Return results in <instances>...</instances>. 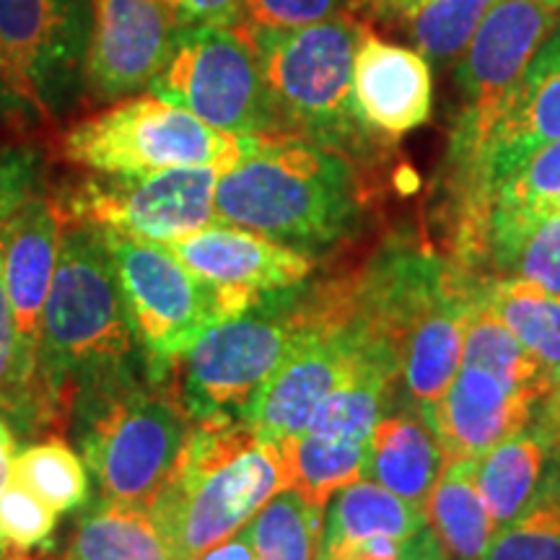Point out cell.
<instances>
[{"label":"cell","mask_w":560,"mask_h":560,"mask_svg":"<svg viewBox=\"0 0 560 560\" xmlns=\"http://www.w3.org/2000/svg\"><path fill=\"white\" fill-rule=\"evenodd\" d=\"M556 24V11L540 0H495L490 5L454 73L462 96L450 149L454 182L470 174L509 94Z\"/></svg>","instance_id":"obj_12"},{"label":"cell","mask_w":560,"mask_h":560,"mask_svg":"<svg viewBox=\"0 0 560 560\" xmlns=\"http://www.w3.org/2000/svg\"><path fill=\"white\" fill-rule=\"evenodd\" d=\"M348 0H244L247 26L257 30H299L340 16Z\"/></svg>","instance_id":"obj_35"},{"label":"cell","mask_w":560,"mask_h":560,"mask_svg":"<svg viewBox=\"0 0 560 560\" xmlns=\"http://www.w3.org/2000/svg\"><path fill=\"white\" fill-rule=\"evenodd\" d=\"M495 0H429L408 19V34L429 66L459 60Z\"/></svg>","instance_id":"obj_31"},{"label":"cell","mask_w":560,"mask_h":560,"mask_svg":"<svg viewBox=\"0 0 560 560\" xmlns=\"http://www.w3.org/2000/svg\"><path fill=\"white\" fill-rule=\"evenodd\" d=\"M172 366L151 361V376L128 366L75 392L70 420L102 499L149 506L177 467L195 420Z\"/></svg>","instance_id":"obj_3"},{"label":"cell","mask_w":560,"mask_h":560,"mask_svg":"<svg viewBox=\"0 0 560 560\" xmlns=\"http://www.w3.org/2000/svg\"><path fill=\"white\" fill-rule=\"evenodd\" d=\"M540 400L537 392L514 387L490 371L459 366L444 397L418 410L450 465L459 459H480L503 439L527 429Z\"/></svg>","instance_id":"obj_17"},{"label":"cell","mask_w":560,"mask_h":560,"mask_svg":"<svg viewBox=\"0 0 560 560\" xmlns=\"http://www.w3.org/2000/svg\"><path fill=\"white\" fill-rule=\"evenodd\" d=\"M219 177L215 166H177L132 177L96 174L55 198L66 221L166 244L215 221Z\"/></svg>","instance_id":"obj_13"},{"label":"cell","mask_w":560,"mask_h":560,"mask_svg":"<svg viewBox=\"0 0 560 560\" xmlns=\"http://www.w3.org/2000/svg\"><path fill=\"white\" fill-rule=\"evenodd\" d=\"M532 208H537V210H548V213H558V215H560V195H556V198H550V200L540 202V206H532Z\"/></svg>","instance_id":"obj_44"},{"label":"cell","mask_w":560,"mask_h":560,"mask_svg":"<svg viewBox=\"0 0 560 560\" xmlns=\"http://www.w3.org/2000/svg\"><path fill=\"white\" fill-rule=\"evenodd\" d=\"M280 136H296L342 156L366 153L376 132L353 96V62L366 26L346 13L299 30L247 26Z\"/></svg>","instance_id":"obj_5"},{"label":"cell","mask_w":560,"mask_h":560,"mask_svg":"<svg viewBox=\"0 0 560 560\" xmlns=\"http://www.w3.org/2000/svg\"><path fill=\"white\" fill-rule=\"evenodd\" d=\"M542 285L560 296V215L537 208L493 206L486 223L482 265Z\"/></svg>","instance_id":"obj_22"},{"label":"cell","mask_w":560,"mask_h":560,"mask_svg":"<svg viewBox=\"0 0 560 560\" xmlns=\"http://www.w3.org/2000/svg\"><path fill=\"white\" fill-rule=\"evenodd\" d=\"M353 96L376 136L400 138L429 122L433 75L429 60L366 30L353 62Z\"/></svg>","instance_id":"obj_19"},{"label":"cell","mask_w":560,"mask_h":560,"mask_svg":"<svg viewBox=\"0 0 560 560\" xmlns=\"http://www.w3.org/2000/svg\"><path fill=\"white\" fill-rule=\"evenodd\" d=\"M429 527L425 509H418L374 480H355L340 488L330 499L317 556L335 552L366 537L389 535L410 540Z\"/></svg>","instance_id":"obj_24"},{"label":"cell","mask_w":560,"mask_h":560,"mask_svg":"<svg viewBox=\"0 0 560 560\" xmlns=\"http://www.w3.org/2000/svg\"><path fill=\"white\" fill-rule=\"evenodd\" d=\"M42 164L32 149L0 145V219L39 192Z\"/></svg>","instance_id":"obj_36"},{"label":"cell","mask_w":560,"mask_h":560,"mask_svg":"<svg viewBox=\"0 0 560 560\" xmlns=\"http://www.w3.org/2000/svg\"><path fill=\"white\" fill-rule=\"evenodd\" d=\"M138 346L151 361L177 363L208 330L265 293L195 276L164 244L102 229Z\"/></svg>","instance_id":"obj_8"},{"label":"cell","mask_w":560,"mask_h":560,"mask_svg":"<svg viewBox=\"0 0 560 560\" xmlns=\"http://www.w3.org/2000/svg\"><path fill=\"white\" fill-rule=\"evenodd\" d=\"M91 0H0V109L47 125L83 86Z\"/></svg>","instance_id":"obj_9"},{"label":"cell","mask_w":560,"mask_h":560,"mask_svg":"<svg viewBox=\"0 0 560 560\" xmlns=\"http://www.w3.org/2000/svg\"><path fill=\"white\" fill-rule=\"evenodd\" d=\"M16 433H13L11 423L5 418H0V493H3L5 486L11 482V470H13V459H16Z\"/></svg>","instance_id":"obj_42"},{"label":"cell","mask_w":560,"mask_h":560,"mask_svg":"<svg viewBox=\"0 0 560 560\" xmlns=\"http://www.w3.org/2000/svg\"><path fill=\"white\" fill-rule=\"evenodd\" d=\"M13 389H16V332H13L11 304L3 283V244H0V408L11 410Z\"/></svg>","instance_id":"obj_38"},{"label":"cell","mask_w":560,"mask_h":560,"mask_svg":"<svg viewBox=\"0 0 560 560\" xmlns=\"http://www.w3.org/2000/svg\"><path fill=\"white\" fill-rule=\"evenodd\" d=\"M91 47L83 89L115 104L151 86L172 52L174 24L161 0H91Z\"/></svg>","instance_id":"obj_16"},{"label":"cell","mask_w":560,"mask_h":560,"mask_svg":"<svg viewBox=\"0 0 560 560\" xmlns=\"http://www.w3.org/2000/svg\"><path fill=\"white\" fill-rule=\"evenodd\" d=\"M556 140H560V21L532 55L470 174L457 182L459 236L478 240L486 234L495 187Z\"/></svg>","instance_id":"obj_14"},{"label":"cell","mask_w":560,"mask_h":560,"mask_svg":"<svg viewBox=\"0 0 560 560\" xmlns=\"http://www.w3.org/2000/svg\"><path fill=\"white\" fill-rule=\"evenodd\" d=\"M542 5H548V9H552V11H560V0H540Z\"/></svg>","instance_id":"obj_46"},{"label":"cell","mask_w":560,"mask_h":560,"mask_svg":"<svg viewBox=\"0 0 560 560\" xmlns=\"http://www.w3.org/2000/svg\"><path fill=\"white\" fill-rule=\"evenodd\" d=\"M260 138L215 130L177 104L136 94L70 125L60 138V153L68 164L107 177L177 166H215L226 172Z\"/></svg>","instance_id":"obj_7"},{"label":"cell","mask_w":560,"mask_h":560,"mask_svg":"<svg viewBox=\"0 0 560 560\" xmlns=\"http://www.w3.org/2000/svg\"><path fill=\"white\" fill-rule=\"evenodd\" d=\"M446 459L420 410L384 412L369 439L363 478L380 482L412 506L425 509Z\"/></svg>","instance_id":"obj_21"},{"label":"cell","mask_w":560,"mask_h":560,"mask_svg":"<svg viewBox=\"0 0 560 560\" xmlns=\"http://www.w3.org/2000/svg\"><path fill=\"white\" fill-rule=\"evenodd\" d=\"M177 26H229L236 30L244 19V0H161Z\"/></svg>","instance_id":"obj_37"},{"label":"cell","mask_w":560,"mask_h":560,"mask_svg":"<svg viewBox=\"0 0 560 560\" xmlns=\"http://www.w3.org/2000/svg\"><path fill=\"white\" fill-rule=\"evenodd\" d=\"M195 276L215 285L257 293L296 289L312 276L310 252L272 242L257 231L215 219L192 234L164 244Z\"/></svg>","instance_id":"obj_18"},{"label":"cell","mask_w":560,"mask_h":560,"mask_svg":"<svg viewBox=\"0 0 560 560\" xmlns=\"http://www.w3.org/2000/svg\"><path fill=\"white\" fill-rule=\"evenodd\" d=\"M405 560H450V556H446V550L441 548V542L436 540V535H433L431 527H425L410 540V550Z\"/></svg>","instance_id":"obj_43"},{"label":"cell","mask_w":560,"mask_h":560,"mask_svg":"<svg viewBox=\"0 0 560 560\" xmlns=\"http://www.w3.org/2000/svg\"><path fill=\"white\" fill-rule=\"evenodd\" d=\"M550 452L535 429L516 431L478 459V486L493 529L509 527L542 493Z\"/></svg>","instance_id":"obj_25"},{"label":"cell","mask_w":560,"mask_h":560,"mask_svg":"<svg viewBox=\"0 0 560 560\" xmlns=\"http://www.w3.org/2000/svg\"><path fill=\"white\" fill-rule=\"evenodd\" d=\"M537 408H540V418H537L535 431L542 436L556 465H560V380L552 384Z\"/></svg>","instance_id":"obj_39"},{"label":"cell","mask_w":560,"mask_h":560,"mask_svg":"<svg viewBox=\"0 0 560 560\" xmlns=\"http://www.w3.org/2000/svg\"><path fill=\"white\" fill-rule=\"evenodd\" d=\"M429 0H359V5L380 21H408Z\"/></svg>","instance_id":"obj_40"},{"label":"cell","mask_w":560,"mask_h":560,"mask_svg":"<svg viewBox=\"0 0 560 560\" xmlns=\"http://www.w3.org/2000/svg\"><path fill=\"white\" fill-rule=\"evenodd\" d=\"M195 560H257V556H255V548H252L247 527H242L236 535H231L223 542L213 545V548L206 550Z\"/></svg>","instance_id":"obj_41"},{"label":"cell","mask_w":560,"mask_h":560,"mask_svg":"<svg viewBox=\"0 0 560 560\" xmlns=\"http://www.w3.org/2000/svg\"><path fill=\"white\" fill-rule=\"evenodd\" d=\"M55 529H58V511L47 506L32 490L9 482L0 493V537L13 550L30 552L50 548Z\"/></svg>","instance_id":"obj_33"},{"label":"cell","mask_w":560,"mask_h":560,"mask_svg":"<svg viewBox=\"0 0 560 560\" xmlns=\"http://www.w3.org/2000/svg\"><path fill=\"white\" fill-rule=\"evenodd\" d=\"M9 560H34V558H30L26 552H21V550H13V556Z\"/></svg>","instance_id":"obj_47"},{"label":"cell","mask_w":560,"mask_h":560,"mask_svg":"<svg viewBox=\"0 0 560 560\" xmlns=\"http://www.w3.org/2000/svg\"><path fill=\"white\" fill-rule=\"evenodd\" d=\"M291 488L283 444L260 441L244 420L195 423L185 452L149 511L182 560L236 535Z\"/></svg>","instance_id":"obj_4"},{"label":"cell","mask_w":560,"mask_h":560,"mask_svg":"<svg viewBox=\"0 0 560 560\" xmlns=\"http://www.w3.org/2000/svg\"><path fill=\"white\" fill-rule=\"evenodd\" d=\"M325 514L299 490L285 488L247 524L257 560H317Z\"/></svg>","instance_id":"obj_30"},{"label":"cell","mask_w":560,"mask_h":560,"mask_svg":"<svg viewBox=\"0 0 560 560\" xmlns=\"http://www.w3.org/2000/svg\"><path fill=\"white\" fill-rule=\"evenodd\" d=\"M136 348L102 229L66 221L42 317L32 420H70L75 392L132 366Z\"/></svg>","instance_id":"obj_1"},{"label":"cell","mask_w":560,"mask_h":560,"mask_svg":"<svg viewBox=\"0 0 560 560\" xmlns=\"http://www.w3.org/2000/svg\"><path fill=\"white\" fill-rule=\"evenodd\" d=\"M359 215L350 159L296 136H262L215 185V219L310 255L348 236Z\"/></svg>","instance_id":"obj_2"},{"label":"cell","mask_w":560,"mask_h":560,"mask_svg":"<svg viewBox=\"0 0 560 560\" xmlns=\"http://www.w3.org/2000/svg\"><path fill=\"white\" fill-rule=\"evenodd\" d=\"M149 94L234 136H280L260 62L244 30L177 26Z\"/></svg>","instance_id":"obj_10"},{"label":"cell","mask_w":560,"mask_h":560,"mask_svg":"<svg viewBox=\"0 0 560 560\" xmlns=\"http://www.w3.org/2000/svg\"><path fill=\"white\" fill-rule=\"evenodd\" d=\"M296 289L265 293L247 312L208 330L177 361L182 400L195 423L244 420L293 342L319 319L322 291Z\"/></svg>","instance_id":"obj_6"},{"label":"cell","mask_w":560,"mask_h":560,"mask_svg":"<svg viewBox=\"0 0 560 560\" xmlns=\"http://www.w3.org/2000/svg\"><path fill=\"white\" fill-rule=\"evenodd\" d=\"M429 527L450 560H480L493 522L478 486V459L450 462L425 501Z\"/></svg>","instance_id":"obj_26"},{"label":"cell","mask_w":560,"mask_h":560,"mask_svg":"<svg viewBox=\"0 0 560 560\" xmlns=\"http://www.w3.org/2000/svg\"><path fill=\"white\" fill-rule=\"evenodd\" d=\"M62 560H182L143 503L100 499L75 522Z\"/></svg>","instance_id":"obj_23"},{"label":"cell","mask_w":560,"mask_h":560,"mask_svg":"<svg viewBox=\"0 0 560 560\" xmlns=\"http://www.w3.org/2000/svg\"><path fill=\"white\" fill-rule=\"evenodd\" d=\"M13 556V548L0 537V560H9Z\"/></svg>","instance_id":"obj_45"},{"label":"cell","mask_w":560,"mask_h":560,"mask_svg":"<svg viewBox=\"0 0 560 560\" xmlns=\"http://www.w3.org/2000/svg\"><path fill=\"white\" fill-rule=\"evenodd\" d=\"M560 195V140L545 145L495 187L490 208H532Z\"/></svg>","instance_id":"obj_34"},{"label":"cell","mask_w":560,"mask_h":560,"mask_svg":"<svg viewBox=\"0 0 560 560\" xmlns=\"http://www.w3.org/2000/svg\"><path fill=\"white\" fill-rule=\"evenodd\" d=\"M400 376V353L376 348L363 366L319 405L299 436L280 441L291 488L322 514L340 488L363 478L369 439L387 408L392 382Z\"/></svg>","instance_id":"obj_11"},{"label":"cell","mask_w":560,"mask_h":560,"mask_svg":"<svg viewBox=\"0 0 560 560\" xmlns=\"http://www.w3.org/2000/svg\"><path fill=\"white\" fill-rule=\"evenodd\" d=\"M480 560H560V465L520 520L493 532Z\"/></svg>","instance_id":"obj_32"},{"label":"cell","mask_w":560,"mask_h":560,"mask_svg":"<svg viewBox=\"0 0 560 560\" xmlns=\"http://www.w3.org/2000/svg\"><path fill=\"white\" fill-rule=\"evenodd\" d=\"M480 285L475 291L470 312H467L462 366L490 371L514 387L537 392L545 397L552 387L548 371L516 340V335L503 325L499 314L490 310L488 301L480 296Z\"/></svg>","instance_id":"obj_28"},{"label":"cell","mask_w":560,"mask_h":560,"mask_svg":"<svg viewBox=\"0 0 560 560\" xmlns=\"http://www.w3.org/2000/svg\"><path fill=\"white\" fill-rule=\"evenodd\" d=\"M62 229L66 215L58 198L47 192H34L0 221L3 283L16 332V389L11 412L21 418H32L42 317L52 289Z\"/></svg>","instance_id":"obj_15"},{"label":"cell","mask_w":560,"mask_h":560,"mask_svg":"<svg viewBox=\"0 0 560 560\" xmlns=\"http://www.w3.org/2000/svg\"><path fill=\"white\" fill-rule=\"evenodd\" d=\"M478 285L480 280L457 268L452 283L412 322L402 346V380L418 408L439 402L457 376L467 312Z\"/></svg>","instance_id":"obj_20"},{"label":"cell","mask_w":560,"mask_h":560,"mask_svg":"<svg viewBox=\"0 0 560 560\" xmlns=\"http://www.w3.org/2000/svg\"><path fill=\"white\" fill-rule=\"evenodd\" d=\"M11 482L32 490L58 514L83 509L89 501V467L68 441L50 436L16 452Z\"/></svg>","instance_id":"obj_29"},{"label":"cell","mask_w":560,"mask_h":560,"mask_svg":"<svg viewBox=\"0 0 560 560\" xmlns=\"http://www.w3.org/2000/svg\"><path fill=\"white\" fill-rule=\"evenodd\" d=\"M480 296L556 384L560 380V296L516 276L486 280Z\"/></svg>","instance_id":"obj_27"}]
</instances>
